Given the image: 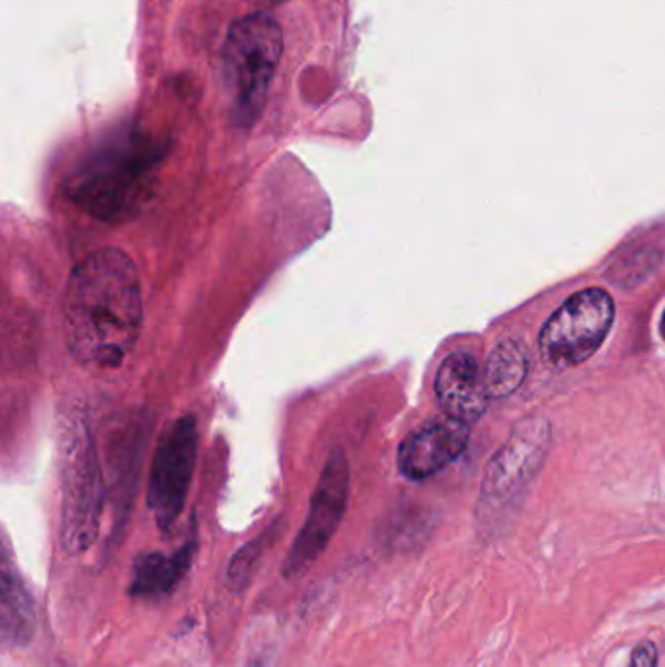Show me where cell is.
I'll return each instance as SVG.
<instances>
[{"instance_id":"6da1fadb","label":"cell","mask_w":665,"mask_h":667,"mask_svg":"<svg viewBox=\"0 0 665 667\" xmlns=\"http://www.w3.org/2000/svg\"><path fill=\"white\" fill-rule=\"evenodd\" d=\"M145 307L135 262L113 247L95 250L68 275L63 295L65 342L88 368H120L143 330Z\"/></svg>"},{"instance_id":"7a4b0ae2","label":"cell","mask_w":665,"mask_h":667,"mask_svg":"<svg viewBox=\"0 0 665 667\" xmlns=\"http://www.w3.org/2000/svg\"><path fill=\"white\" fill-rule=\"evenodd\" d=\"M163 146L141 135H123L98 146L73 168L65 196L98 221L135 217L153 194Z\"/></svg>"},{"instance_id":"3957f363","label":"cell","mask_w":665,"mask_h":667,"mask_svg":"<svg viewBox=\"0 0 665 667\" xmlns=\"http://www.w3.org/2000/svg\"><path fill=\"white\" fill-rule=\"evenodd\" d=\"M282 52V26L268 12L239 18L225 35L219 78L239 128H252L260 120Z\"/></svg>"},{"instance_id":"277c9868","label":"cell","mask_w":665,"mask_h":667,"mask_svg":"<svg viewBox=\"0 0 665 667\" xmlns=\"http://www.w3.org/2000/svg\"><path fill=\"white\" fill-rule=\"evenodd\" d=\"M103 477L95 437L78 412L61 437V545L68 555L95 545L103 510Z\"/></svg>"},{"instance_id":"5b68a950","label":"cell","mask_w":665,"mask_h":667,"mask_svg":"<svg viewBox=\"0 0 665 667\" xmlns=\"http://www.w3.org/2000/svg\"><path fill=\"white\" fill-rule=\"evenodd\" d=\"M613 320L614 303L609 293L591 287L571 295L541 330L543 360L558 369L584 363L603 343Z\"/></svg>"},{"instance_id":"8992f818","label":"cell","mask_w":665,"mask_h":667,"mask_svg":"<svg viewBox=\"0 0 665 667\" xmlns=\"http://www.w3.org/2000/svg\"><path fill=\"white\" fill-rule=\"evenodd\" d=\"M199 431L194 416H179L166 424L154 449L146 488V504L163 531L178 522L188 500L196 471Z\"/></svg>"},{"instance_id":"52a82bcc","label":"cell","mask_w":665,"mask_h":667,"mask_svg":"<svg viewBox=\"0 0 665 667\" xmlns=\"http://www.w3.org/2000/svg\"><path fill=\"white\" fill-rule=\"evenodd\" d=\"M348 497H350V462L340 447H336L326 459L325 469L316 482L307 520L303 523L299 535L283 562V576L287 580L301 578L310 566L315 565L316 558L325 553L346 515Z\"/></svg>"},{"instance_id":"ba28073f","label":"cell","mask_w":665,"mask_h":667,"mask_svg":"<svg viewBox=\"0 0 665 667\" xmlns=\"http://www.w3.org/2000/svg\"><path fill=\"white\" fill-rule=\"evenodd\" d=\"M550 436V424L546 419L527 418L520 422L488 464L482 496L490 502H508L527 486V482L541 469Z\"/></svg>"},{"instance_id":"9c48e42d","label":"cell","mask_w":665,"mask_h":667,"mask_svg":"<svg viewBox=\"0 0 665 667\" xmlns=\"http://www.w3.org/2000/svg\"><path fill=\"white\" fill-rule=\"evenodd\" d=\"M469 445V426L453 418L432 419L404 437L396 464L410 480H427L457 461Z\"/></svg>"},{"instance_id":"30bf717a","label":"cell","mask_w":665,"mask_h":667,"mask_svg":"<svg viewBox=\"0 0 665 667\" xmlns=\"http://www.w3.org/2000/svg\"><path fill=\"white\" fill-rule=\"evenodd\" d=\"M435 396L447 418L467 426L475 424L484 416L490 403L484 365L469 351L447 356L435 376Z\"/></svg>"},{"instance_id":"8fae6325","label":"cell","mask_w":665,"mask_h":667,"mask_svg":"<svg viewBox=\"0 0 665 667\" xmlns=\"http://www.w3.org/2000/svg\"><path fill=\"white\" fill-rule=\"evenodd\" d=\"M196 555V543L189 540L174 555L146 553L137 556L129 593L133 598L163 599L176 590L182 578L188 573Z\"/></svg>"},{"instance_id":"7c38bea8","label":"cell","mask_w":665,"mask_h":667,"mask_svg":"<svg viewBox=\"0 0 665 667\" xmlns=\"http://www.w3.org/2000/svg\"><path fill=\"white\" fill-rule=\"evenodd\" d=\"M0 623H2V641L7 646L20 648L34 638L35 611L32 595L20 580L17 570L4 562L0 576Z\"/></svg>"},{"instance_id":"4fadbf2b","label":"cell","mask_w":665,"mask_h":667,"mask_svg":"<svg viewBox=\"0 0 665 667\" xmlns=\"http://www.w3.org/2000/svg\"><path fill=\"white\" fill-rule=\"evenodd\" d=\"M530 371V351L520 340H503L488 356L484 381L490 398H505L520 389Z\"/></svg>"},{"instance_id":"5bb4252c","label":"cell","mask_w":665,"mask_h":667,"mask_svg":"<svg viewBox=\"0 0 665 667\" xmlns=\"http://www.w3.org/2000/svg\"><path fill=\"white\" fill-rule=\"evenodd\" d=\"M264 537L265 535H262L260 539L247 543L237 555L232 556L231 566H229V583H231L232 590L240 591L242 588H247L250 576L254 572L258 560L264 553Z\"/></svg>"},{"instance_id":"9a60e30c","label":"cell","mask_w":665,"mask_h":667,"mask_svg":"<svg viewBox=\"0 0 665 667\" xmlns=\"http://www.w3.org/2000/svg\"><path fill=\"white\" fill-rule=\"evenodd\" d=\"M657 658L659 654L654 642H640L632 652L631 667H657Z\"/></svg>"},{"instance_id":"2e32d148","label":"cell","mask_w":665,"mask_h":667,"mask_svg":"<svg viewBox=\"0 0 665 667\" xmlns=\"http://www.w3.org/2000/svg\"><path fill=\"white\" fill-rule=\"evenodd\" d=\"M659 332H662V338L665 340V310L664 317H662V325H659Z\"/></svg>"}]
</instances>
